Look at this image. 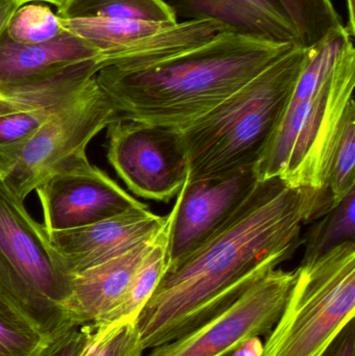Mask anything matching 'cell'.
Wrapping results in <instances>:
<instances>
[{
    "label": "cell",
    "mask_w": 355,
    "mask_h": 356,
    "mask_svg": "<svg viewBox=\"0 0 355 356\" xmlns=\"http://www.w3.org/2000/svg\"><path fill=\"white\" fill-rule=\"evenodd\" d=\"M331 209L329 193L258 180L229 221L197 248L169 263L135 320L144 348L171 342L229 307L293 257L302 226Z\"/></svg>",
    "instance_id": "cell-1"
},
{
    "label": "cell",
    "mask_w": 355,
    "mask_h": 356,
    "mask_svg": "<svg viewBox=\"0 0 355 356\" xmlns=\"http://www.w3.org/2000/svg\"><path fill=\"white\" fill-rule=\"evenodd\" d=\"M295 45L219 33L160 60L102 67L96 81L118 119L183 131Z\"/></svg>",
    "instance_id": "cell-2"
},
{
    "label": "cell",
    "mask_w": 355,
    "mask_h": 356,
    "mask_svg": "<svg viewBox=\"0 0 355 356\" xmlns=\"http://www.w3.org/2000/svg\"><path fill=\"white\" fill-rule=\"evenodd\" d=\"M354 87V39L335 64L313 62L302 67L270 145L254 167L258 179L279 177L294 188L329 194L331 156L355 106Z\"/></svg>",
    "instance_id": "cell-3"
},
{
    "label": "cell",
    "mask_w": 355,
    "mask_h": 356,
    "mask_svg": "<svg viewBox=\"0 0 355 356\" xmlns=\"http://www.w3.org/2000/svg\"><path fill=\"white\" fill-rule=\"evenodd\" d=\"M295 45L206 116L181 131L188 181L256 167L270 145L304 66Z\"/></svg>",
    "instance_id": "cell-4"
},
{
    "label": "cell",
    "mask_w": 355,
    "mask_h": 356,
    "mask_svg": "<svg viewBox=\"0 0 355 356\" xmlns=\"http://www.w3.org/2000/svg\"><path fill=\"white\" fill-rule=\"evenodd\" d=\"M70 282L43 224L0 179V301L48 337L68 323L63 303Z\"/></svg>",
    "instance_id": "cell-5"
},
{
    "label": "cell",
    "mask_w": 355,
    "mask_h": 356,
    "mask_svg": "<svg viewBox=\"0 0 355 356\" xmlns=\"http://www.w3.org/2000/svg\"><path fill=\"white\" fill-rule=\"evenodd\" d=\"M355 316V243L302 261L261 356H322Z\"/></svg>",
    "instance_id": "cell-6"
},
{
    "label": "cell",
    "mask_w": 355,
    "mask_h": 356,
    "mask_svg": "<svg viewBox=\"0 0 355 356\" xmlns=\"http://www.w3.org/2000/svg\"><path fill=\"white\" fill-rule=\"evenodd\" d=\"M118 118L95 76L42 125L2 181L24 201L48 178L87 160L90 142Z\"/></svg>",
    "instance_id": "cell-7"
},
{
    "label": "cell",
    "mask_w": 355,
    "mask_h": 356,
    "mask_svg": "<svg viewBox=\"0 0 355 356\" xmlns=\"http://www.w3.org/2000/svg\"><path fill=\"white\" fill-rule=\"evenodd\" d=\"M106 129L108 163L133 194L160 202L179 195L189 172L181 131L126 119Z\"/></svg>",
    "instance_id": "cell-8"
},
{
    "label": "cell",
    "mask_w": 355,
    "mask_h": 356,
    "mask_svg": "<svg viewBox=\"0 0 355 356\" xmlns=\"http://www.w3.org/2000/svg\"><path fill=\"white\" fill-rule=\"evenodd\" d=\"M296 278V269H273L229 307L191 332L154 347L146 356H222L274 327Z\"/></svg>",
    "instance_id": "cell-9"
},
{
    "label": "cell",
    "mask_w": 355,
    "mask_h": 356,
    "mask_svg": "<svg viewBox=\"0 0 355 356\" xmlns=\"http://www.w3.org/2000/svg\"><path fill=\"white\" fill-rule=\"evenodd\" d=\"M63 29L89 44L102 67L150 62L193 47L220 33L212 21L168 23L115 18H60Z\"/></svg>",
    "instance_id": "cell-10"
},
{
    "label": "cell",
    "mask_w": 355,
    "mask_h": 356,
    "mask_svg": "<svg viewBox=\"0 0 355 356\" xmlns=\"http://www.w3.org/2000/svg\"><path fill=\"white\" fill-rule=\"evenodd\" d=\"M35 192L47 232L83 227L148 207L88 159L48 178Z\"/></svg>",
    "instance_id": "cell-11"
},
{
    "label": "cell",
    "mask_w": 355,
    "mask_h": 356,
    "mask_svg": "<svg viewBox=\"0 0 355 356\" xmlns=\"http://www.w3.org/2000/svg\"><path fill=\"white\" fill-rule=\"evenodd\" d=\"M99 69V63H88L44 81L0 86V179L16 166L42 125L85 89Z\"/></svg>",
    "instance_id": "cell-12"
},
{
    "label": "cell",
    "mask_w": 355,
    "mask_h": 356,
    "mask_svg": "<svg viewBox=\"0 0 355 356\" xmlns=\"http://www.w3.org/2000/svg\"><path fill=\"white\" fill-rule=\"evenodd\" d=\"M258 181L254 167L227 177L190 182L176 196L168 264L187 255L229 221Z\"/></svg>",
    "instance_id": "cell-13"
},
{
    "label": "cell",
    "mask_w": 355,
    "mask_h": 356,
    "mask_svg": "<svg viewBox=\"0 0 355 356\" xmlns=\"http://www.w3.org/2000/svg\"><path fill=\"white\" fill-rule=\"evenodd\" d=\"M166 218L145 207L91 225L46 232L63 269L72 276L135 248L154 236Z\"/></svg>",
    "instance_id": "cell-14"
},
{
    "label": "cell",
    "mask_w": 355,
    "mask_h": 356,
    "mask_svg": "<svg viewBox=\"0 0 355 356\" xmlns=\"http://www.w3.org/2000/svg\"><path fill=\"white\" fill-rule=\"evenodd\" d=\"M158 232L127 252L71 276L70 293L63 303L66 321L76 326L104 325L122 300Z\"/></svg>",
    "instance_id": "cell-15"
},
{
    "label": "cell",
    "mask_w": 355,
    "mask_h": 356,
    "mask_svg": "<svg viewBox=\"0 0 355 356\" xmlns=\"http://www.w3.org/2000/svg\"><path fill=\"white\" fill-rule=\"evenodd\" d=\"M176 18L212 21L220 33L275 44H299L297 29L279 0H170Z\"/></svg>",
    "instance_id": "cell-16"
},
{
    "label": "cell",
    "mask_w": 355,
    "mask_h": 356,
    "mask_svg": "<svg viewBox=\"0 0 355 356\" xmlns=\"http://www.w3.org/2000/svg\"><path fill=\"white\" fill-rule=\"evenodd\" d=\"M99 63L95 49L65 31L46 43L26 45L0 38V86L24 85L51 79L88 63Z\"/></svg>",
    "instance_id": "cell-17"
},
{
    "label": "cell",
    "mask_w": 355,
    "mask_h": 356,
    "mask_svg": "<svg viewBox=\"0 0 355 356\" xmlns=\"http://www.w3.org/2000/svg\"><path fill=\"white\" fill-rule=\"evenodd\" d=\"M173 216L174 207H172L170 213H167L166 221L158 232L154 247L135 272L122 300L108 315L104 324L118 321L135 322L138 316L158 288L168 266L169 234Z\"/></svg>",
    "instance_id": "cell-18"
},
{
    "label": "cell",
    "mask_w": 355,
    "mask_h": 356,
    "mask_svg": "<svg viewBox=\"0 0 355 356\" xmlns=\"http://www.w3.org/2000/svg\"><path fill=\"white\" fill-rule=\"evenodd\" d=\"M56 14L63 19L115 18L179 22L165 0H66Z\"/></svg>",
    "instance_id": "cell-19"
},
{
    "label": "cell",
    "mask_w": 355,
    "mask_h": 356,
    "mask_svg": "<svg viewBox=\"0 0 355 356\" xmlns=\"http://www.w3.org/2000/svg\"><path fill=\"white\" fill-rule=\"evenodd\" d=\"M344 243H355V188L308 230L302 261L318 259Z\"/></svg>",
    "instance_id": "cell-20"
},
{
    "label": "cell",
    "mask_w": 355,
    "mask_h": 356,
    "mask_svg": "<svg viewBox=\"0 0 355 356\" xmlns=\"http://www.w3.org/2000/svg\"><path fill=\"white\" fill-rule=\"evenodd\" d=\"M291 17L300 45L308 48L345 26L333 0H279Z\"/></svg>",
    "instance_id": "cell-21"
},
{
    "label": "cell",
    "mask_w": 355,
    "mask_h": 356,
    "mask_svg": "<svg viewBox=\"0 0 355 356\" xmlns=\"http://www.w3.org/2000/svg\"><path fill=\"white\" fill-rule=\"evenodd\" d=\"M64 31L60 17L49 6L31 2L15 10L4 33L16 43L35 45L52 41Z\"/></svg>",
    "instance_id": "cell-22"
},
{
    "label": "cell",
    "mask_w": 355,
    "mask_h": 356,
    "mask_svg": "<svg viewBox=\"0 0 355 356\" xmlns=\"http://www.w3.org/2000/svg\"><path fill=\"white\" fill-rule=\"evenodd\" d=\"M327 188L331 209L355 188V106L348 112L333 150Z\"/></svg>",
    "instance_id": "cell-23"
},
{
    "label": "cell",
    "mask_w": 355,
    "mask_h": 356,
    "mask_svg": "<svg viewBox=\"0 0 355 356\" xmlns=\"http://www.w3.org/2000/svg\"><path fill=\"white\" fill-rule=\"evenodd\" d=\"M48 337L40 334L0 301V356H31Z\"/></svg>",
    "instance_id": "cell-24"
},
{
    "label": "cell",
    "mask_w": 355,
    "mask_h": 356,
    "mask_svg": "<svg viewBox=\"0 0 355 356\" xmlns=\"http://www.w3.org/2000/svg\"><path fill=\"white\" fill-rule=\"evenodd\" d=\"M93 324L76 326L67 323L50 334L31 356H81L95 334Z\"/></svg>",
    "instance_id": "cell-25"
},
{
    "label": "cell",
    "mask_w": 355,
    "mask_h": 356,
    "mask_svg": "<svg viewBox=\"0 0 355 356\" xmlns=\"http://www.w3.org/2000/svg\"><path fill=\"white\" fill-rule=\"evenodd\" d=\"M135 322L119 321L98 356H144Z\"/></svg>",
    "instance_id": "cell-26"
},
{
    "label": "cell",
    "mask_w": 355,
    "mask_h": 356,
    "mask_svg": "<svg viewBox=\"0 0 355 356\" xmlns=\"http://www.w3.org/2000/svg\"><path fill=\"white\" fill-rule=\"evenodd\" d=\"M322 356H355L354 319L344 326Z\"/></svg>",
    "instance_id": "cell-27"
},
{
    "label": "cell",
    "mask_w": 355,
    "mask_h": 356,
    "mask_svg": "<svg viewBox=\"0 0 355 356\" xmlns=\"http://www.w3.org/2000/svg\"><path fill=\"white\" fill-rule=\"evenodd\" d=\"M118 322L110 324H104V325H95L96 332L95 334H94L93 340L91 341L89 346L85 348V350L83 351V355L81 356H98L102 347H104V343L108 340V337L112 334L113 330L116 327Z\"/></svg>",
    "instance_id": "cell-28"
},
{
    "label": "cell",
    "mask_w": 355,
    "mask_h": 356,
    "mask_svg": "<svg viewBox=\"0 0 355 356\" xmlns=\"http://www.w3.org/2000/svg\"><path fill=\"white\" fill-rule=\"evenodd\" d=\"M262 350L263 347L260 341L250 339L222 356H261Z\"/></svg>",
    "instance_id": "cell-29"
},
{
    "label": "cell",
    "mask_w": 355,
    "mask_h": 356,
    "mask_svg": "<svg viewBox=\"0 0 355 356\" xmlns=\"http://www.w3.org/2000/svg\"><path fill=\"white\" fill-rule=\"evenodd\" d=\"M18 8L14 0H0V38L6 31L10 17Z\"/></svg>",
    "instance_id": "cell-30"
},
{
    "label": "cell",
    "mask_w": 355,
    "mask_h": 356,
    "mask_svg": "<svg viewBox=\"0 0 355 356\" xmlns=\"http://www.w3.org/2000/svg\"><path fill=\"white\" fill-rule=\"evenodd\" d=\"M347 3L348 20L345 25L348 33L354 37L355 35V0H346Z\"/></svg>",
    "instance_id": "cell-31"
},
{
    "label": "cell",
    "mask_w": 355,
    "mask_h": 356,
    "mask_svg": "<svg viewBox=\"0 0 355 356\" xmlns=\"http://www.w3.org/2000/svg\"><path fill=\"white\" fill-rule=\"evenodd\" d=\"M14 1L16 2L18 6H24V4L26 3H31V2H47V3L56 6V8H60V6L66 2V0H14Z\"/></svg>",
    "instance_id": "cell-32"
}]
</instances>
